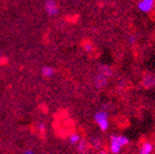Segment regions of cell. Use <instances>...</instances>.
Segmentation results:
<instances>
[{"instance_id": "obj_1", "label": "cell", "mask_w": 155, "mask_h": 154, "mask_svg": "<svg viewBox=\"0 0 155 154\" xmlns=\"http://www.w3.org/2000/svg\"><path fill=\"white\" fill-rule=\"evenodd\" d=\"M129 143V139L125 136L113 135L110 137V151L112 153H120L121 149Z\"/></svg>"}, {"instance_id": "obj_2", "label": "cell", "mask_w": 155, "mask_h": 154, "mask_svg": "<svg viewBox=\"0 0 155 154\" xmlns=\"http://www.w3.org/2000/svg\"><path fill=\"white\" fill-rule=\"evenodd\" d=\"M95 123H96L98 127L101 130L106 132L108 128H109V119H108V114L104 111H99L97 112L94 116Z\"/></svg>"}, {"instance_id": "obj_3", "label": "cell", "mask_w": 155, "mask_h": 154, "mask_svg": "<svg viewBox=\"0 0 155 154\" xmlns=\"http://www.w3.org/2000/svg\"><path fill=\"white\" fill-rule=\"evenodd\" d=\"M44 9H45V12L48 16H55L59 11V8H58V5L55 0H46Z\"/></svg>"}, {"instance_id": "obj_4", "label": "cell", "mask_w": 155, "mask_h": 154, "mask_svg": "<svg viewBox=\"0 0 155 154\" xmlns=\"http://www.w3.org/2000/svg\"><path fill=\"white\" fill-rule=\"evenodd\" d=\"M154 7V0H141L138 3V8L141 12L148 13Z\"/></svg>"}, {"instance_id": "obj_5", "label": "cell", "mask_w": 155, "mask_h": 154, "mask_svg": "<svg viewBox=\"0 0 155 154\" xmlns=\"http://www.w3.org/2000/svg\"><path fill=\"white\" fill-rule=\"evenodd\" d=\"M142 85L145 87V89H151V87L155 86L154 75H150V73H147V75H143V78H142Z\"/></svg>"}, {"instance_id": "obj_6", "label": "cell", "mask_w": 155, "mask_h": 154, "mask_svg": "<svg viewBox=\"0 0 155 154\" xmlns=\"http://www.w3.org/2000/svg\"><path fill=\"white\" fill-rule=\"evenodd\" d=\"M108 77H109V75H107L106 73L100 72L99 75H97L96 81H95V84H96V86L99 87V89H101V87L106 86L107 81H108Z\"/></svg>"}, {"instance_id": "obj_7", "label": "cell", "mask_w": 155, "mask_h": 154, "mask_svg": "<svg viewBox=\"0 0 155 154\" xmlns=\"http://www.w3.org/2000/svg\"><path fill=\"white\" fill-rule=\"evenodd\" d=\"M77 145H78V152H80V153H86V152L90 151L91 145L86 140L81 139Z\"/></svg>"}, {"instance_id": "obj_8", "label": "cell", "mask_w": 155, "mask_h": 154, "mask_svg": "<svg viewBox=\"0 0 155 154\" xmlns=\"http://www.w3.org/2000/svg\"><path fill=\"white\" fill-rule=\"evenodd\" d=\"M54 73H55V70H54V68H52L51 66H44V67H42V69H41L42 77L46 78V79H50V78L53 77Z\"/></svg>"}, {"instance_id": "obj_9", "label": "cell", "mask_w": 155, "mask_h": 154, "mask_svg": "<svg viewBox=\"0 0 155 154\" xmlns=\"http://www.w3.org/2000/svg\"><path fill=\"white\" fill-rule=\"evenodd\" d=\"M153 151V145L151 142L147 141V142H143L142 145L140 147V153L141 154H150L152 153Z\"/></svg>"}, {"instance_id": "obj_10", "label": "cell", "mask_w": 155, "mask_h": 154, "mask_svg": "<svg viewBox=\"0 0 155 154\" xmlns=\"http://www.w3.org/2000/svg\"><path fill=\"white\" fill-rule=\"evenodd\" d=\"M80 140H81V136L79 134H77V132H73V134H71L69 136V142H70L71 145H77Z\"/></svg>"}, {"instance_id": "obj_11", "label": "cell", "mask_w": 155, "mask_h": 154, "mask_svg": "<svg viewBox=\"0 0 155 154\" xmlns=\"http://www.w3.org/2000/svg\"><path fill=\"white\" fill-rule=\"evenodd\" d=\"M90 145L92 146L94 149H100L101 148V141H100L99 139H96V138H93L92 140H91Z\"/></svg>"}, {"instance_id": "obj_12", "label": "cell", "mask_w": 155, "mask_h": 154, "mask_svg": "<svg viewBox=\"0 0 155 154\" xmlns=\"http://www.w3.org/2000/svg\"><path fill=\"white\" fill-rule=\"evenodd\" d=\"M93 48H94V46H93V44L91 43L90 41H85L84 43H83V49H84L86 52H92Z\"/></svg>"}, {"instance_id": "obj_13", "label": "cell", "mask_w": 155, "mask_h": 154, "mask_svg": "<svg viewBox=\"0 0 155 154\" xmlns=\"http://www.w3.org/2000/svg\"><path fill=\"white\" fill-rule=\"evenodd\" d=\"M37 129L39 130V132H45L46 129V125H45V123L43 122H39L38 124H37Z\"/></svg>"}, {"instance_id": "obj_14", "label": "cell", "mask_w": 155, "mask_h": 154, "mask_svg": "<svg viewBox=\"0 0 155 154\" xmlns=\"http://www.w3.org/2000/svg\"><path fill=\"white\" fill-rule=\"evenodd\" d=\"M24 153L25 154H32L34 153V150H25Z\"/></svg>"}, {"instance_id": "obj_15", "label": "cell", "mask_w": 155, "mask_h": 154, "mask_svg": "<svg viewBox=\"0 0 155 154\" xmlns=\"http://www.w3.org/2000/svg\"><path fill=\"white\" fill-rule=\"evenodd\" d=\"M1 58H2V53H1V51H0V60H1Z\"/></svg>"}, {"instance_id": "obj_16", "label": "cell", "mask_w": 155, "mask_h": 154, "mask_svg": "<svg viewBox=\"0 0 155 154\" xmlns=\"http://www.w3.org/2000/svg\"><path fill=\"white\" fill-rule=\"evenodd\" d=\"M154 82H155V75H154Z\"/></svg>"}]
</instances>
